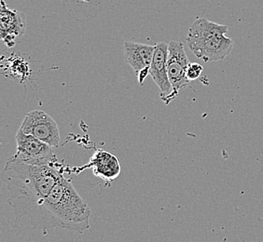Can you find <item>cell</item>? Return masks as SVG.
Wrapping results in <instances>:
<instances>
[{
  "label": "cell",
  "mask_w": 263,
  "mask_h": 242,
  "mask_svg": "<svg viewBox=\"0 0 263 242\" xmlns=\"http://www.w3.org/2000/svg\"><path fill=\"white\" fill-rule=\"evenodd\" d=\"M91 209L66 177L29 214L34 228H64L83 234L90 228Z\"/></svg>",
  "instance_id": "obj_2"
},
{
  "label": "cell",
  "mask_w": 263,
  "mask_h": 242,
  "mask_svg": "<svg viewBox=\"0 0 263 242\" xmlns=\"http://www.w3.org/2000/svg\"><path fill=\"white\" fill-rule=\"evenodd\" d=\"M203 67L197 63H190L187 69V78L190 81L196 80L202 75Z\"/></svg>",
  "instance_id": "obj_11"
},
{
  "label": "cell",
  "mask_w": 263,
  "mask_h": 242,
  "mask_svg": "<svg viewBox=\"0 0 263 242\" xmlns=\"http://www.w3.org/2000/svg\"><path fill=\"white\" fill-rule=\"evenodd\" d=\"M83 1H86V2H88V1H90V0H83Z\"/></svg>",
  "instance_id": "obj_12"
},
{
  "label": "cell",
  "mask_w": 263,
  "mask_h": 242,
  "mask_svg": "<svg viewBox=\"0 0 263 242\" xmlns=\"http://www.w3.org/2000/svg\"><path fill=\"white\" fill-rule=\"evenodd\" d=\"M64 176L58 162L34 165L11 157L6 163L2 178L10 197L8 203L15 213L16 227L24 216H29Z\"/></svg>",
  "instance_id": "obj_1"
},
{
  "label": "cell",
  "mask_w": 263,
  "mask_h": 242,
  "mask_svg": "<svg viewBox=\"0 0 263 242\" xmlns=\"http://www.w3.org/2000/svg\"><path fill=\"white\" fill-rule=\"evenodd\" d=\"M26 17L18 10H10L5 0L0 7V36L9 48L15 45L16 37L26 34Z\"/></svg>",
  "instance_id": "obj_7"
},
{
  "label": "cell",
  "mask_w": 263,
  "mask_h": 242,
  "mask_svg": "<svg viewBox=\"0 0 263 242\" xmlns=\"http://www.w3.org/2000/svg\"><path fill=\"white\" fill-rule=\"evenodd\" d=\"M167 58H168V44L159 42L155 45L153 59L149 67V76L161 90V99L165 105L171 103L172 86L167 74Z\"/></svg>",
  "instance_id": "obj_8"
},
{
  "label": "cell",
  "mask_w": 263,
  "mask_h": 242,
  "mask_svg": "<svg viewBox=\"0 0 263 242\" xmlns=\"http://www.w3.org/2000/svg\"><path fill=\"white\" fill-rule=\"evenodd\" d=\"M124 60L136 75H138L142 70L149 69L152 65L155 46L146 45L133 41H125L123 45Z\"/></svg>",
  "instance_id": "obj_10"
},
{
  "label": "cell",
  "mask_w": 263,
  "mask_h": 242,
  "mask_svg": "<svg viewBox=\"0 0 263 242\" xmlns=\"http://www.w3.org/2000/svg\"><path fill=\"white\" fill-rule=\"evenodd\" d=\"M229 27L199 17L187 32L191 51L204 63L222 60L232 52L234 42L226 34Z\"/></svg>",
  "instance_id": "obj_3"
},
{
  "label": "cell",
  "mask_w": 263,
  "mask_h": 242,
  "mask_svg": "<svg viewBox=\"0 0 263 242\" xmlns=\"http://www.w3.org/2000/svg\"><path fill=\"white\" fill-rule=\"evenodd\" d=\"M19 130L44 142L51 147H59L60 131L58 125L50 115L42 110H33L27 113Z\"/></svg>",
  "instance_id": "obj_5"
},
{
  "label": "cell",
  "mask_w": 263,
  "mask_h": 242,
  "mask_svg": "<svg viewBox=\"0 0 263 242\" xmlns=\"http://www.w3.org/2000/svg\"><path fill=\"white\" fill-rule=\"evenodd\" d=\"M96 176L106 182H113L120 176L122 168L119 159L115 155H112L104 150H97L88 164Z\"/></svg>",
  "instance_id": "obj_9"
},
{
  "label": "cell",
  "mask_w": 263,
  "mask_h": 242,
  "mask_svg": "<svg viewBox=\"0 0 263 242\" xmlns=\"http://www.w3.org/2000/svg\"><path fill=\"white\" fill-rule=\"evenodd\" d=\"M189 64L190 62L182 42L171 41L168 44L167 58V74L173 90L171 102L191 82L187 78Z\"/></svg>",
  "instance_id": "obj_6"
},
{
  "label": "cell",
  "mask_w": 263,
  "mask_h": 242,
  "mask_svg": "<svg viewBox=\"0 0 263 242\" xmlns=\"http://www.w3.org/2000/svg\"><path fill=\"white\" fill-rule=\"evenodd\" d=\"M17 152L13 156L20 162L34 165H47L56 163L55 154L51 146L37 138L23 131H17L16 134Z\"/></svg>",
  "instance_id": "obj_4"
}]
</instances>
